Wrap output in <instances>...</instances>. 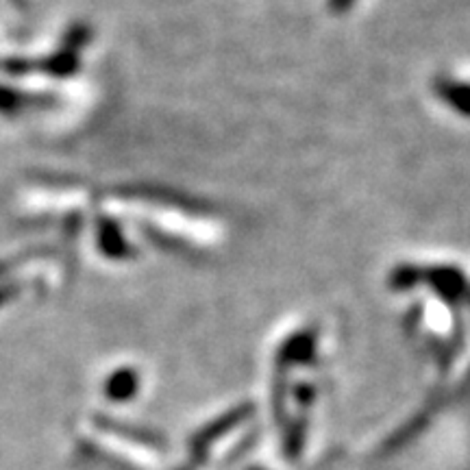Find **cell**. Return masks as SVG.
I'll return each instance as SVG.
<instances>
[{
  "label": "cell",
  "instance_id": "obj_1",
  "mask_svg": "<svg viewBox=\"0 0 470 470\" xmlns=\"http://www.w3.org/2000/svg\"><path fill=\"white\" fill-rule=\"evenodd\" d=\"M135 392H138V375L133 371H129V368L115 371L107 379V386H105V394L115 403L129 401Z\"/></svg>",
  "mask_w": 470,
  "mask_h": 470
},
{
  "label": "cell",
  "instance_id": "obj_2",
  "mask_svg": "<svg viewBox=\"0 0 470 470\" xmlns=\"http://www.w3.org/2000/svg\"><path fill=\"white\" fill-rule=\"evenodd\" d=\"M329 3L333 4V7L338 9V12H342V9L351 7V4H353V0H329Z\"/></svg>",
  "mask_w": 470,
  "mask_h": 470
}]
</instances>
